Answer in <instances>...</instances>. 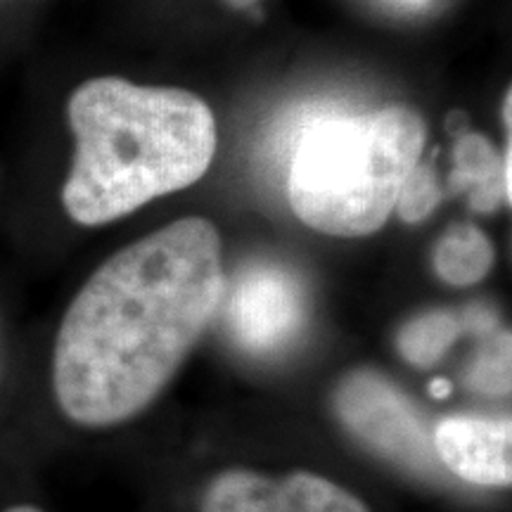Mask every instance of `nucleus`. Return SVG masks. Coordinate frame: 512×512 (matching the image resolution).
I'll use <instances>...</instances> for the list:
<instances>
[{
    "mask_svg": "<svg viewBox=\"0 0 512 512\" xmlns=\"http://www.w3.org/2000/svg\"><path fill=\"white\" fill-rule=\"evenodd\" d=\"M223 290L219 230L200 216L112 254L57 332L53 384L67 418L107 427L143 411L207 330Z\"/></svg>",
    "mask_w": 512,
    "mask_h": 512,
    "instance_id": "f257e3e1",
    "label": "nucleus"
},
{
    "mask_svg": "<svg viewBox=\"0 0 512 512\" xmlns=\"http://www.w3.org/2000/svg\"><path fill=\"white\" fill-rule=\"evenodd\" d=\"M67 119L76 150L62 204L81 226L117 221L190 188L209 171L219 143L214 112L195 93L119 76L81 83Z\"/></svg>",
    "mask_w": 512,
    "mask_h": 512,
    "instance_id": "f03ea898",
    "label": "nucleus"
},
{
    "mask_svg": "<svg viewBox=\"0 0 512 512\" xmlns=\"http://www.w3.org/2000/svg\"><path fill=\"white\" fill-rule=\"evenodd\" d=\"M425 138V119L408 105L313 121L297 140L287 178L292 211L335 238L377 233L422 159Z\"/></svg>",
    "mask_w": 512,
    "mask_h": 512,
    "instance_id": "7ed1b4c3",
    "label": "nucleus"
},
{
    "mask_svg": "<svg viewBox=\"0 0 512 512\" xmlns=\"http://www.w3.org/2000/svg\"><path fill=\"white\" fill-rule=\"evenodd\" d=\"M335 413L377 456L415 475H434L439 458L418 406L377 370H354L337 384Z\"/></svg>",
    "mask_w": 512,
    "mask_h": 512,
    "instance_id": "20e7f679",
    "label": "nucleus"
},
{
    "mask_svg": "<svg viewBox=\"0 0 512 512\" xmlns=\"http://www.w3.org/2000/svg\"><path fill=\"white\" fill-rule=\"evenodd\" d=\"M228 330L242 349L273 354L287 347L304 325V292L285 268L256 264L223 290Z\"/></svg>",
    "mask_w": 512,
    "mask_h": 512,
    "instance_id": "39448f33",
    "label": "nucleus"
},
{
    "mask_svg": "<svg viewBox=\"0 0 512 512\" xmlns=\"http://www.w3.org/2000/svg\"><path fill=\"white\" fill-rule=\"evenodd\" d=\"M439 463L477 486H510L512 422L508 418L456 415L432 434Z\"/></svg>",
    "mask_w": 512,
    "mask_h": 512,
    "instance_id": "423d86ee",
    "label": "nucleus"
},
{
    "mask_svg": "<svg viewBox=\"0 0 512 512\" xmlns=\"http://www.w3.org/2000/svg\"><path fill=\"white\" fill-rule=\"evenodd\" d=\"M510 147L498 152L491 140L479 133H463L453 147L451 188L470 192L477 211H494L510 202Z\"/></svg>",
    "mask_w": 512,
    "mask_h": 512,
    "instance_id": "0eeeda50",
    "label": "nucleus"
},
{
    "mask_svg": "<svg viewBox=\"0 0 512 512\" xmlns=\"http://www.w3.org/2000/svg\"><path fill=\"white\" fill-rule=\"evenodd\" d=\"M202 512H292L283 489L259 472L228 470L207 486Z\"/></svg>",
    "mask_w": 512,
    "mask_h": 512,
    "instance_id": "6e6552de",
    "label": "nucleus"
},
{
    "mask_svg": "<svg viewBox=\"0 0 512 512\" xmlns=\"http://www.w3.org/2000/svg\"><path fill=\"white\" fill-rule=\"evenodd\" d=\"M494 245L477 226H453L434 249V268L448 285H477L494 266Z\"/></svg>",
    "mask_w": 512,
    "mask_h": 512,
    "instance_id": "1a4fd4ad",
    "label": "nucleus"
},
{
    "mask_svg": "<svg viewBox=\"0 0 512 512\" xmlns=\"http://www.w3.org/2000/svg\"><path fill=\"white\" fill-rule=\"evenodd\" d=\"M463 318L451 311H430L413 318L399 332V351L408 363L418 368H432L444 358L463 332Z\"/></svg>",
    "mask_w": 512,
    "mask_h": 512,
    "instance_id": "9d476101",
    "label": "nucleus"
},
{
    "mask_svg": "<svg viewBox=\"0 0 512 512\" xmlns=\"http://www.w3.org/2000/svg\"><path fill=\"white\" fill-rule=\"evenodd\" d=\"M280 489L292 512H370L361 498L313 472H292Z\"/></svg>",
    "mask_w": 512,
    "mask_h": 512,
    "instance_id": "9b49d317",
    "label": "nucleus"
},
{
    "mask_svg": "<svg viewBox=\"0 0 512 512\" xmlns=\"http://www.w3.org/2000/svg\"><path fill=\"white\" fill-rule=\"evenodd\" d=\"M441 197H444V190H441L434 166L418 162L401 185L394 211H399L406 223H420L437 209Z\"/></svg>",
    "mask_w": 512,
    "mask_h": 512,
    "instance_id": "f8f14e48",
    "label": "nucleus"
},
{
    "mask_svg": "<svg viewBox=\"0 0 512 512\" xmlns=\"http://www.w3.org/2000/svg\"><path fill=\"white\" fill-rule=\"evenodd\" d=\"M472 389L484 394H508L510 392V335L503 332L498 342L479 358L470 373Z\"/></svg>",
    "mask_w": 512,
    "mask_h": 512,
    "instance_id": "ddd939ff",
    "label": "nucleus"
},
{
    "mask_svg": "<svg viewBox=\"0 0 512 512\" xmlns=\"http://www.w3.org/2000/svg\"><path fill=\"white\" fill-rule=\"evenodd\" d=\"M430 392L434 399H444V396H448V392H451V384H448L446 380H434L430 384Z\"/></svg>",
    "mask_w": 512,
    "mask_h": 512,
    "instance_id": "4468645a",
    "label": "nucleus"
},
{
    "mask_svg": "<svg viewBox=\"0 0 512 512\" xmlns=\"http://www.w3.org/2000/svg\"><path fill=\"white\" fill-rule=\"evenodd\" d=\"M226 3L235 10H245V8H252V5H256V0H226Z\"/></svg>",
    "mask_w": 512,
    "mask_h": 512,
    "instance_id": "2eb2a0df",
    "label": "nucleus"
},
{
    "mask_svg": "<svg viewBox=\"0 0 512 512\" xmlns=\"http://www.w3.org/2000/svg\"><path fill=\"white\" fill-rule=\"evenodd\" d=\"M5 512H41L38 508H31V505H17V508H10Z\"/></svg>",
    "mask_w": 512,
    "mask_h": 512,
    "instance_id": "dca6fc26",
    "label": "nucleus"
}]
</instances>
